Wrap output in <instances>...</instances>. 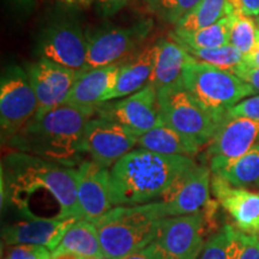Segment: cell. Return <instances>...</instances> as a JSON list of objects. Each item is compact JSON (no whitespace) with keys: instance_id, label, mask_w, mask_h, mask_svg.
Segmentation results:
<instances>
[{"instance_id":"cell-1","label":"cell","mask_w":259,"mask_h":259,"mask_svg":"<svg viewBox=\"0 0 259 259\" xmlns=\"http://www.w3.org/2000/svg\"><path fill=\"white\" fill-rule=\"evenodd\" d=\"M2 183L6 187L2 197L11 199L18 209L32 194L42 191L59 204L61 219H83L77 198L74 167L22 151L11 153L3 163Z\"/></svg>"},{"instance_id":"cell-2","label":"cell","mask_w":259,"mask_h":259,"mask_svg":"<svg viewBox=\"0 0 259 259\" xmlns=\"http://www.w3.org/2000/svg\"><path fill=\"white\" fill-rule=\"evenodd\" d=\"M95 109L61 105L42 116H35L10 141L14 148L44 160L72 167L80 163L85 153L87 124Z\"/></svg>"},{"instance_id":"cell-3","label":"cell","mask_w":259,"mask_h":259,"mask_svg":"<svg viewBox=\"0 0 259 259\" xmlns=\"http://www.w3.org/2000/svg\"><path fill=\"white\" fill-rule=\"evenodd\" d=\"M194 163L192 157L134 149L109 169L113 204L120 206L155 202Z\"/></svg>"},{"instance_id":"cell-4","label":"cell","mask_w":259,"mask_h":259,"mask_svg":"<svg viewBox=\"0 0 259 259\" xmlns=\"http://www.w3.org/2000/svg\"><path fill=\"white\" fill-rule=\"evenodd\" d=\"M163 218L157 202L114 206L95 222L103 254L124 259L154 241Z\"/></svg>"},{"instance_id":"cell-5","label":"cell","mask_w":259,"mask_h":259,"mask_svg":"<svg viewBox=\"0 0 259 259\" xmlns=\"http://www.w3.org/2000/svg\"><path fill=\"white\" fill-rule=\"evenodd\" d=\"M181 82L220 122L232 107L255 92L236 74L196 59L187 65Z\"/></svg>"},{"instance_id":"cell-6","label":"cell","mask_w":259,"mask_h":259,"mask_svg":"<svg viewBox=\"0 0 259 259\" xmlns=\"http://www.w3.org/2000/svg\"><path fill=\"white\" fill-rule=\"evenodd\" d=\"M157 96L161 115L168 125L198 149L209 144L222 122L204 108L181 80L158 90Z\"/></svg>"},{"instance_id":"cell-7","label":"cell","mask_w":259,"mask_h":259,"mask_svg":"<svg viewBox=\"0 0 259 259\" xmlns=\"http://www.w3.org/2000/svg\"><path fill=\"white\" fill-rule=\"evenodd\" d=\"M37 112V97L27 70L10 66L0 82V127L3 143L11 141Z\"/></svg>"},{"instance_id":"cell-8","label":"cell","mask_w":259,"mask_h":259,"mask_svg":"<svg viewBox=\"0 0 259 259\" xmlns=\"http://www.w3.org/2000/svg\"><path fill=\"white\" fill-rule=\"evenodd\" d=\"M208 220L205 211L162 219L151 244L162 259H198Z\"/></svg>"},{"instance_id":"cell-9","label":"cell","mask_w":259,"mask_h":259,"mask_svg":"<svg viewBox=\"0 0 259 259\" xmlns=\"http://www.w3.org/2000/svg\"><path fill=\"white\" fill-rule=\"evenodd\" d=\"M211 176L210 167L197 162L184 170L166 192L155 200L160 204L163 218L192 215L210 208L212 205Z\"/></svg>"},{"instance_id":"cell-10","label":"cell","mask_w":259,"mask_h":259,"mask_svg":"<svg viewBox=\"0 0 259 259\" xmlns=\"http://www.w3.org/2000/svg\"><path fill=\"white\" fill-rule=\"evenodd\" d=\"M96 113L101 118L124 125L138 137L162 121L157 90L151 85L122 99L101 103Z\"/></svg>"},{"instance_id":"cell-11","label":"cell","mask_w":259,"mask_h":259,"mask_svg":"<svg viewBox=\"0 0 259 259\" xmlns=\"http://www.w3.org/2000/svg\"><path fill=\"white\" fill-rule=\"evenodd\" d=\"M138 136L119 122L92 118L85 127L84 148L92 161L111 168L138 145Z\"/></svg>"},{"instance_id":"cell-12","label":"cell","mask_w":259,"mask_h":259,"mask_svg":"<svg viewBox=\"0 0 259 259\" xmlns=\"http://www.w3.org/2000/svg\"><path fill=\"white\" fill-rule=\"evenodd\" d=\"M258 143L259 121L248 118H226L206 149L205 156L211 173H218Z\"/></svg>"},{"instance_id":"cell-13","label":"cell","mask_w":259,"mask_h":259,"mask_svg":"<svg viewBox=\"0 0 259 259\" xmlns=\"http://www.w3.org/2000/svg\"><path fill=\"white\" fill-rule=\"evenodd\" d=\"M151 27V21H145L128 28H111L97 31L88 37V52L83 71L116 64L148 36Z\"/></svg>"},{"instance_id":"cell-14","label":"cell","mask_w":259,"mask_h":259,"mask_svg":"<svg viewBox=\"0 0 259 259\" xmlns=\"http://www.w3.org/2000/svg\"><path fill=\"white\" fill-rule=\"evenodd\" d=\"M40 58H45L67 69L83 71L88 52V38L82 29L69 21L51 24L38 40Z\"/></svg>"},{"instance_id":"cell-15","label":"cell","mask_w":259,"mask_h":259,"mask_svg":"<svg viewBox=\"0 0 259 259\" xmlns=\"http://www.w3.org/2000/svg\"><path fill=\"white\" fill-rule=\"evenodd\" d=\"M25 70L37 97L36 118L64 105L82 72L67 69L45 58L30 63Z\"/></svg>"},{"instance_id":"cell-16","label":"cell","mask_w":259,"mask_h":259,"mask_svg":"<svg viewBox=\"0 0 259 259\" xmlns=\"http://www.w3.org/2000/svg\"><path fill=\"white\" fill-rule=\"evenodd\" d=\"M74 178L84 220L95 223L114 208L109 168L94 161H83L74 167Z\"/></svg>"},{"instance_id":"cell-17","label":"cell","mask_w":259,"mask_h":259,"mask_svg":"<svg viewBox=\"0 0 259 259\" xmlns=\"http://www.w3.org/2000/svg\"><path fill=\"white\" fill-rule=\"evenodd\" d=\"M211 192L229 213L239 231L259 233V193L250 192L244 187H235L219 176L211 177Z\"/></svg>"},{"instance_id":"cell-18","label":"cell","mask_w":259,"mask_h":259,"mask_svg":"<svg viewBox=\"0 0 259 259\" xmlns=\"http://www.w3.org/2000/svg\"><path fill=\"white\" fill-rule=\"evenodd\" d=\"M77 220L80 219H28L9 225L3 228V244L6 246L40 245L53 252L67 229Z\"/></svg>"},{"instance_id":"cell-19","label":"cell","mask_w":259,"mask_h":259,"mask_svg":"<svg viewBox=\"0 0 259 259\" xmlns=\"http://www.w3.org/2000/svg\"><path fill=\"white\" fill-rule=\"evenodd\" d=\"M120 67L118 64L82 71L67 96L66 105L85 109H97L115 85Z\"/></svg>"},{"instance_id":"cell-20","label":"cell","mask_w":259,"mask_h":259,"mask_svg":"<svg viewBox=\"0 0 259 259\" xmlns=\"http://www.w3.org/2000/svg\"><path fill=\"white\" fill-rule=\"evenodd\" d=\"M157 50L158 44L150 45L143 48L127 64L122 65L116 77L115 85L106 96L105 102L130 96L149 85Z\"/></svg>"},{"instance_id":"cell-21","label":"cell","mask_w":259,"mask_h":259,"mask_svg":"<svg viewBox=\"0 0 259 259\" xmlns=\"http://www.w3.org/2000/svg\"><path fill=\"white\" fill-rule=\"evenodd\" d=\"M155 58L149 85L161 90L180 82L184 71L194 58L181 45L173 40H161Z\"/></svg>"},{"instance_id":"cell-22","label":"cell","mask_w":259,"mask_h":259,"mask_svg":"<svg viewBox=\"0 0 259 259\" xmlns=\"http://www.w3.org/2000/svg\"><path fill=\"white\" fill-rule=\"evenodd\" d=\"M138 147L158 154L192 158L200 151V149L194 147L177 130L168 125L163 118L160 124L138 138Z\"/></svg>"},{"instance_id":"cell-23","label":"cell","mask_w":259,"mask_h":259,"mask_svg":"<svg viewBox=\"0 0 259 259\" xmlns=\"http://www.w3.org/2000/svg\"><path fill=\"white\" fill-rule=\"evenodd\" d=\"M63 253H73L84 259H94L103 254L95 223L84 219L77 220L53 251V257Z\"/></svg>"},{"instance_id":"cell-24","label":"cell","mask_w":259,"mask_h":259,"mask_svg":"<svg viewBox=\"0 0 259 259\" xmlns=\"http://www.w3.org/2000/svg\"><path fill=\"white\" fill-rule=\"evenodd\" d=\"M170 38L183 47L208 50L231 45V21L227 16L218 23L193 31L174 30Z\"/></svg>"},{"instance_id":"cell-25","label":"cell","mask_w":259,"mask_h":259,"mask_svg":"<svg viewBox=\"0 0 259 259\" xmlns=\"http://www.w3.org/2000/svg\"><path fill=\"white\" fill-rule=\"evenodd\" d=\"M234 10L231 0H200L179 23L176 24L177 30L193 31L218 23Z\"/></svg>"},{"instance_id":"cell-26","label":"cell","mask_w":259,"mask_h":259,"mask_svg":"<svg viewBox=\"0 0 259 259\" xmlns=\"http://www.w3.org/2000/svg\"><path fill=\"white\" fill-rule=\"evenodd\" d=\"M213 176H219L235 187L245 189L255 184L259 185V143L242 156L227 163Z\"/></svg>"},{"instance_id":"cell-27","label":"cell","mask_w":259,"mask_h":259,"mask_svg":"<svg viewBox=\"0 0 259 259\" xmlns=\"http://www.w3.org/2000/svg\"><path fill=\"white\" fill-rule=\"evenodd\" d=\"M184 48L196 60L212 65L221 70L229 71L232 73H235L245 65V56L232 45H226V46L219 48H208V50H197V48L190 47Z\"/></svg>"},{"instance_id":"cell-28","label":"cell","mask_w":259,"mask_h":259,"mask_svg":"<svg viewBox=\"0 0 259 259\" xmlns=\"http://www.w3.org/2000/svg\"><path fill=\"white\" fill-rule=\"evenodd\" d=\"M231 21V45L241 52L244 56L253 50L258 38L259 28L255 25L252 16L246 15L240 10H233L229 15Z\"/></svg>"},{"instance_id":"cell-29","label":"cell","mask_w":259,"mask_h":259,"mask_svg":"<svg viewBox=\"0 0 259 259\" xmlns=\"http://www.w3.org/2000/svg\"><path fill=\"white\" fill-rule=\"evenodd\" d=\"M235 227L225 225L204 244L198 259H231Z\"/></svg>"},{"instance_id":"cell-30","label":"cell","mask_w":259,"mask_h":259,"mask_svg":"<svg viewBox=\"0 0 259 259\" xmlns=\"http://www.w3.org/2000/svg\"><path fill=\"white\" fill-rule=\"evenodd\" d=\"M200 0H147L149 9L157 17L177 24L193 10Z\"/></svg>"},{"instance_id":"cell-31","label":"cell","mask_w":259,"mask_h":259,"mask_svg":"<svg viewBox=\"0 0 259 259\" xmlns=\"http://www.w3.org/2000/svg\"><path fill=\"white\" fill-rule=\"evenodd\" d=\"M231 259H259V236L239 231L235 227Z\"/></svg>"},{"instance_id":"cell-32","label":"cell","mask_w":259,"mask_h":259,"mask_svg":"<svg viewBox=\"0 0 259 259\" xmlns=\"http://www.w3.org/2000/svg\"><path fill=\"white\" fill-rule=\"evenodd\" d=\"M3 259H54L50 248L40 245H15L9 246Z\"/></svg>"},{"instance_id":"cell-33","label":"cell","mask_w":259,"mask_h":259,"mask_svg":"<svg viewBox=\"0 0 259 259\" xmlns=\"http://www.w3.org/2000/svg\"><path fill=\"white\" fill-rule=\"evenodd\" d=\"M227 118H248L259 121V95L246 97L227 112Z\"/></svg>"},{"instance_id":"cell-34","label":"cell","mask_w":259,"mask_h":259,"mask_svg":"<svg viewBox=\"0 0 259 259\" xmlns=\"http://www.w3.org/2000/svg\"><path fill=\"white\" fill-rule=\"evenodd\" d=\"M234 74L244 82L250 84L255 92H259V67H251L244 65Z\"/></svg>"},{"instance_id":"cell-35","label":"cell","mask_w":259,"mask_h":259,"mask_svg":"<svg viewBox=\"0 0 259 259\" xmlns=\"http://www.w3.org/2000/svg\"><path fill=\"white\" fill-rule=\"evenodd\" d=\"M234 9L240 10L246 15L252 17H258L259 15V0H231Z\"/></svg>"},{"instance_id":"cell-36","label":"cell","mask_w":259,"mask_h":259,"mask_svg":"<svg viewBox=\"0 0 259 259\" xmlns=\"http://www.w3.org/2000/svg\"><path fill=\"white\" fill-rule=\"evenodd\" d=\"M96 4L105 15H113L121 10L131 0H95Z\"/></svg>"},{"instance_id":"cell-37","label":"cell","mask_w":259,"mask_h":259,"mask_svg":"<svg viewBox=\"0 0 259 259\" xmlns=\"http://www.w3.org/2000/svg\"><path fill=\"white\" fill-rule=\"evenodd\" d=\"M124 259H162L161 255L155 248V246L153 244H150L147 246L145 248H142L135 253L128 254L127 257H125Z\"/></svg>"},{"instance_id":"cell-38","label":"cell","mask_w":259,"mask_h":259,"mask_svg":"<svg viewBox=\"0 0 259 259\" xmlns=\"http://www.w3.org/2000/svg\"><path fill=\"white\" fill-rule=\"evenodd\" d=\"M245 65L251 67H259V31L257 42H255L253 50L245 56Z\"/></svg>"},{"instance_id":"cell-39","label":"cell","mask_w":259,"mask_h":259,"mask_svg":"<svg viewBox=\"0 0 259 259\" xmlns=\"http://www.w3.org/2000/svg\"><path fill=\"white\" fill-rule=\"evenodd\" d=\"M61 3L66 5H72V6H88L92 4L95 0H60Z\"/></svg>"},{"instance_id":"cell-40","label":"cell","mask_w":259,"mask_h":259,"mask_svg":"<svg viewBox=\"0 0 259 259\" xmlns=\"http://www.w3.org/2000/svg\"><path fill=\"white\" fill-rule=\"evenodd\" d=\"M12 2L23 10H29L34 5V0H12Z\"/></svg>"},{"instance_id":"cell-41","label":"cell","mask_w":259,"mask_h":259,"mask_svg":"<svg viewBox=\"0 0 259 259\" xmlns=\"http://www.w3.org/2000/svg\"><path fill=\"white\" fill-rule=\"evenodd\" d=\"M54 259H84V258L73 253H63V254L57 255V257H54Z\"/></svg>"},{"instance_id":"cell-42","label":"cell","mask_w":259,"mask_h":259,"mask_svg":"<svg viewBox=\"0 0 259 259\" xmlns=\"http://www.w3.org/2000/svg\"><path fill=\"white\" fill-rule=\"evenodd\" d=\"M94 259H115V258H112V257H109V255H106V254H101V255H99V257H96Z\"/></svg>"},{"instance_id":"cell-43","label":"cell","mask_w":259,"mask_h":259,"mask_svg":"<svg viewBox=\"0 0 259 259\" xmlns=\"http://www.w3.org/2000/svg\"><path fill=\"white\" fill-rule=\"evenodd\" d=\"M258 23H259V15H258Z\"/></svg>"},{"instance_id":"cell-44","label":"cell","mask_w":259,"mask_h":259,"mask_svg":"<svg viewBox=\"0 0 259 259\" xmlns=\"http://www.w3.org/2000/svg\"><path fill=\"white\" fill-rule=\"evenodd\" d=\"M258 28H259V23H258Z\"/></svg>"},{"instance_id":"cell-45","label":"cell","mask_w":259,"mask_h":259,"mask_svg":"<svg viewBox=\"0 0 259 259\" xmlns=\"http://www.w3.org/2000/svg\"><path fill=\"white\" fill-rule=\"evenodd\" d=\"M258 234H259V233H258Z\"/></svg>"}]
</instances>
